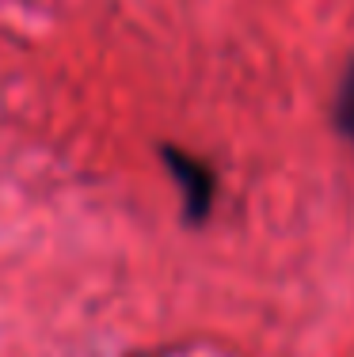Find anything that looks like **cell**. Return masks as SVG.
I'll return each mask as SVG.
<instances>
[{"label": "cell", "instance_id": "obj_1", "mask_svg": "<svg viewBox=\"0 0 354 357\" xmlns=\"http://www.w3.org/2000/svg\"><path fill=\"white\" fill-rule=\"evenodd\" d=\"M160 164L168 167V175L175 178L183 194V213H187L191 225L209 217V206H214V190H217V178L209 172L206 160L183 152L179 144H160Z\"/></svg>", "mask_w": 354, "mask_h": 357}, {"label": "cell", "instance_id": "obj_2", "mask_svg": "<svg viewBox=\"0 0 354 357\" xmlns=\"http://www.w3.org/2000/svg\"><path fill=\"white\" fill-rule=\"evenodd\" d=\"M332 118H335V130L343 133L351 144H354V61L347 65L339 80V91H335V107H332Z\"/></svg>", "mask_w": 354, "mask_h": 357}]
</instances>
